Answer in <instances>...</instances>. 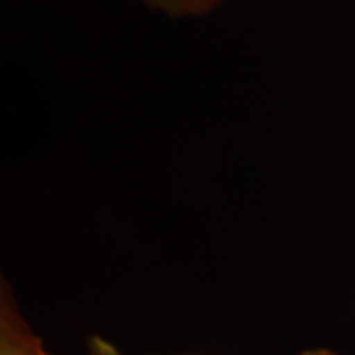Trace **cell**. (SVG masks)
<instances>
[{
	"mask_svg": "<svg viewBox=\"0 0 355 355\" xmlns=\"http://www.w3.org/2000/svg\"><path fill=\"white\" fill-rule=\"evenodd\" d=\"M0 355H55L46 349V345L38 338L32 328H14L0 342ZM85 355H127L121 352L114 343L105 338H91L87 342V352Z\"/></svg>",
	"mask_w": 355,
	"mask_h": 355,
	"instance_id": "cell-1",
	"label": "cell"
},
{
	"mask_svg": "<svg viewBox=\"0 0 355 355\" xmlns=\"http://www.w3.org/2000/svg\"><path fill=\"white\" fill-rule=\"evenodd\" d=\"M140 6L170 16V18H198L214 12L223 0H130Z\"/></svg>",
	"mask_w": 355,
	"mask_h": 355,
	"instance_id": "cell-2",
	"label": "cell"
},
{
	"mask_svg": "<svg viewBox=\"0 0 355 355\" xmlns=\"http://www.w3.org/2000/svg\"><path fill=\"white\" fill-rule=\"evenodd\" d=\"M296 355H338L334 349L330 347H310V349H304V352H300V354Z\"/></svg>",
	"mask_w": 355,
	"mask_h": 355,
	"instance_id": "cell-3",
	"label": "cell"
}]
</instances>
